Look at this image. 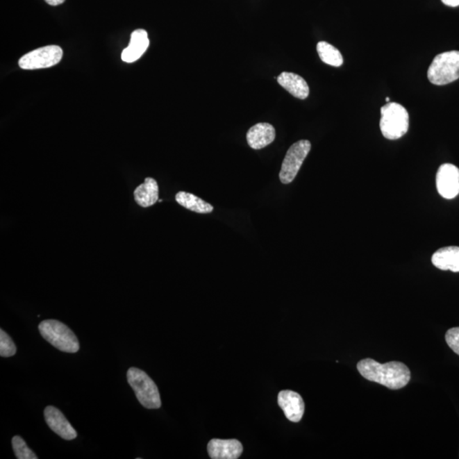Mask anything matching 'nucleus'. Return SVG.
I'll return each mask as SVG.
<instances>
[{
  "label": "nucleus",
  "instance_id": "obj_9",
  "mask_svg": "<svg viewBox=\"0 0 459 459\" xmlns=\"http://www.w3.org/2000/svg\"><path fill=\"white\" fill-rule=\"evenodd\" d=\"M278 402L286 418L291 422L298 423L302 419L305 413V402L301 394L293 390H283L278 394Z\"/></svg>",
  "mask_w": 459,
  "mask_h": 459
},
{
  "label": "nucleus",
  "instance_id": "obj_13",
  "mask_svg": "<svg viewBox=\"0 0 459 459\" xmlns=\"http://www.w3.org/2000/svg\"><path fill=\"white\" fill-rule=\"evenodd\" d=\"M149 47V39L145 30L137 29L131 33L130 44L122 53L124 62L132 63L142 58Z\"/></svg>",
  "mask_w": 459,
  "mask_h": 459
},
{
  "label": "nucleus",
  "instance_id": "obj_19",
  "mask_svg": "<svg viewBox=\"0 0 459 459\" xmlns=\"http://www.w3.org/2000/svg\"><path fill=\"white\" fill-rule=\"evenodd\" d=\"M12 447L18 459H37L36 454L29 449L21 436L16 435L12 438Z\"/></svg>",
  "mask_w": 459,
  "mask_h": 459
},
{
  "label": "nucleus",
  "instance_id": "obj_2",
  "mask_svg": "<svg viewBox=\"0 0 459 459\" xmlns=\"http://www.w3.org/2000/svg\"><path fill=\"white\" fill-rule=\"evenodd\" d=\"M128 385L135 393L140 403L147 409H158L161 408L162 401L160 393L155 382L145 372L131 367L127 372Z\"/></svg>",
  "mask_w": 459,
  "mask_h": 459
},
{
  "label": "nucleus",
  "instance_id": "obj_3",
  "mask_svg": "<svg viewBox=\"0 0 459 459\" xmlns=\"http://www.w3.org/2000/svg\"><path fill=\"white\" fill-rule=\"evenodd\" d=\"M379 126L385 138L400 139L408 131L409 115L407 109L397 102H389L381 108Z\"/></svg>",
  "mask_w": 459,
  "mask_h": 459
},
{
  "label": "nucleus",
  "instance_id": "obj_20",
  "mask_svg": "<svg viewBox=\"0 0 459 459\" xmlns=\"http://www.w3.org/2000/svg\"><path fill=\"white\" fill-rule=\"evenodd\" d=\"M16 353L17 347L13 340L3 329L0 330V356L2 358H10Z\"/></svg>",
  "mask_w": 459,
  "mask_h": 459
},
{
  "label": "nucleus",
  "instance_id": "obj_7",
  "mask_svg": "<svg viewBox=\"0 0 459 459\" xmlns=\"http://www.w3.org/2000/svg\"><path fill=\"white\" fill-rule=\"evenodd\" d=\"M62 55V48L58 45H48L22 56L19 60V67L25 70L51 67L60 62Z\"/></svg>",
  "mask_w": 459,
  "mask_h": 459
},
{
  "label": "nucleus",
  "instance_id": "obj_21",
  "mask_svg": "<svg viewBox=\"0 0 459 459\" xmlns=\"http://www.w3.org/2000/svg\"><path fill=\"white\" fill-rule=\"evenodd\" d=\"M445 337L449 347L459 356V327L449 329Z\"/></svg>",
  "mask_w": 459,
  "mask_h": 459
},
{
  "label": "nucleus",
  "instance_id": "obj_14",
  "mask_svg": "<svg viewBox=\"0 0 459 459\" xmlns=\"http://www.w3.org/2000/svg\"><path fill=\"white\" fill-rule=\"evenodd\" d=\"M431 261L440 270L459 272V247L449 246L438 249L432 256Z\"/></svg>",
  "mask_w": 459,
  "mask_h": 459
},
{
  "label": "nucleus",
  "instance_id": "obj_11",
  "mask_svg": "<svg viewBox=\"0 0 459 459\" xmlns=\"http://www.w3.org/2000/svg\"><path fill=\"white\" fill-rule=\"evenodd\" d=\"M244 447L237 440L213 439L208 444V453L212 459H237Z\"/></svg>",
  "mask_w": 459,
  "mask_h": 459
},
{
  "label": "nucleus",
  "instance_id": "obj_12",
  "mask_svg": "<svg viewBox=\"0 0 459 459\" xmlns=\"http://www.w3.org/2000/svg\"><path fill=\"white\" fill-rule=\"evenodd\" d=\"M276 138V131L272 124L259 123L253 125L247 133V142L254 150L262 149L270 145Z\"/></svg>",
  "mask_w": 459,
  "mask_h": 459
},
{
  "label": "nucleus",
  "instance_id": "obj_23",
  "mask_svg": "<svg viewBox=\"0 0 459 459\" xmlns=\"http://www.w3.org/2000/svg\"><path fill=\"white\" fill-rule=\"evenodd\" d=\"M44 1L49 6H56L62 5V3L65 2V0H44Z\"/></svg>",
  "mask_w": 459,
  "mask_h": 459
},
{
  "label": "nucleus",
  "instance_id": "obj_15",
  "mask_svg": "<svg viewBox=\"0 0 459 459\" xmlns=\"http://www.w3.org/2000/svg\"><path fill=\"white\" fill-rule=\"evenodd\" d=\"M278 82L283 88L296 98L305 100L308 97L310 89L306 81L301 76L294 73L283 72L278 78Z\"/></svg>",
  "mask_w": 459,
  "mask_h": 459
},
{
  "label": "nucleus",
  "instance_id": "obj_16",
  "mask_svg": "<svg viewBox=\"0 0 459 459\" xmlns=\"http://www.w3.org/2000/svg\"><path fill=\"white\" fill-rule=\"evenodd\" d=\"M158 182L153 178L147 177L144 183L135 190L134 197L139 206L148 208L158 202Z\"/></svg>",
  "mask_w": 459,
  "mask_h": 459
},
{
  "label": "nucleus",
  "instance_id": "obj_5",
  "mask_svg": "<svg viewBox=\"0 0 459 459\" xmlns=\"http://www.w3.org/2000/svg\"><path fill=\"white\" fill-rule=\"evenodd\" d=\"M427 77L435 85H446L459 78V51H451L435 56Z\"/></svg>",
  "mask_w": 459,
  "mask_h": 459
},
{
  "label": "nucleus",
  "instance_id": "obj_6",
  "mask_svg": "<svg viewBox=\"0 0 459 459\" xmlns=\"http://www.w3.org/2000/svg\"><path fill=\"white\" fill-rule=\"evenodd\" d=\"M312 149V144L307 140H299L290 147L283 159L279 174L283 184H290L295 179L303 161Z\"/></svg>",
  "mask_w": 459,
  "mask_h": 459
},
{
  "label": "nucleus",
  "instance_id": "obj_24",
  "mask_svg": "<svg viewBox=\"0 0 459 459\" xmlns=\"http://www.w3.org/2000/svg\"><path fill=\"white\" fill-rule=\"evenodd\" d=\"M385 101H386L387 102H388V103H389V102H390V98H389V97H386Z\"/></svg>",
  "mask_w": 459,
  "mask_h": 459
},
{
  "label": "nucleus",
  "instance_id": "obj_10",
  "mask_svg": "<svg viewBox=\"0 0 459 459\" xmlns=\"http://www.w3.org/2000/svg\"><path fill=\"white\" fill-rule=\"evenodd\" d=\"M44 419L47 421L48 426L54 431L56 435L67 441H72L77 437V432L72 424L64 416L63 413L58 408L48 406L44 409Z\"/></svg>",
  "mask_w": 459,
  "mask_h": 459
},
{
  "label": "nucleus",
  "instance_id": "obj_17",
  "mask_svg": "<svg viewBox=\"0 0 459 459\" xmlns=\"http://www.w3.org/2000/svg\"><path fill=\"white\" fill-rule=\"evenodd\" d=\"M176 200L182 207L199 214H210L214 210V207L210 203L206 202L199 197L192 193L180 192L176 195Z\"/></svg>",
  "mask_w": 459,
  "mask_h": 459
},
{
  "label": "nucleus",
  "instance_id": "obj_1",
  "mask_svg": "<svg viewBox=\"0 0 459 459\" xmlns=\"http://www.w3.org/2000/svg\"><path fill=\"white\" fill-rule=\"evenodd\" d=\"M360 374L367 381L378 383L390 390L404 388L410 381L411 372L404 363H378L374 359H363L358 363Z\"/></svg>",
  "mask_w": 459,
  "mask_h": 459
},
{
  "label": "nucleus",
  "instance_id": "obj_22",
  "mask_svg": "<svg viewBox=\"0 0 459 459\" xmlns=\"http://www.w3.org/2000/svg\"><path fill=\"white\" fill-rule=\"evenodd\" d=\"M444 5L450 7H457L459 6V0H442Z\"/></svg>",
  "mask_w": 459,
  "mask_h": 459
},
{
  "label": "nucleus",
  "instance_id": "obj_8",
  "mask_svg": "<svg viewBox=\"0 0 459 459\" xmlns=\"http://www.w3.org/2000/svg\"><path fill=\"white\" fill-rule=\"evenodd\" d=\"M436 188L446 199H453L459 194V169L451 164L440 166L436 174Z\"/></svg>",
  "mask_w": 459,
  "mask_h": 459
},
{
  "label": "nucleus",
  "instance_id": "obj_4",
  "mask_svg": "<svg viewBox=\"0 0 459 459\" xmlns=\"http://www.w3.org/2000/svg\"><path fill=\"white\" fill-rule=\"evenodd\" d=\"M40 335L59 351L76 353L79 351L78 337L74 333L58 320H44L39 325Z\"/></svg>",
  "mask_w": 459,
  "mask_h": 459
},
{
  "label": "nucleus",
  "instance_id": "obj_18",
  "mask_svg": "<svg viewBox=\"0 0 459 459\" xmlns=\"http://www.w3.org/2000/svg\"><path fill=\"white\" fill-rule=\"evenodd\" d=\"M318 55L321 60L328 65L333 67H340L344 62L342 55L339 49L333 47L327 42L321 41L317 47Z\"/></svg>",
  "mask_w": 459,
  "mask_h": 459
}]
</instances>
